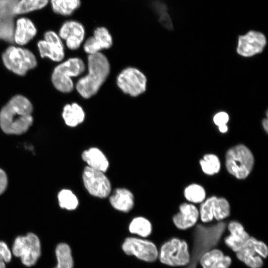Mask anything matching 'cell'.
I'll return each mask as SVG.
<instances>
[{
  "mask_svg": "<svg viewBox=\"0 0 268 268\" xmlns=\"http://www.w3.org/2000/svg\"><path fill=\"white\" fill-rule=\"evenodd\" d=\"M32 112V104L27 97L22 95L13 96L0 111L1 129L9 134L25 133L33 123Z\"/></svg>",
  "mask_w": 268,
  "mask_h": 268,
  "instance_id": "obj_1",
  "label": "cell"
},
{
  "mask_svg": "<svg viewBox=\"0 0 268 268\" xmlns=\"http://www.w3.org/2000/svg\"><path fill=\"white\" fill-rule=\"evenodd\" d=\"M87 69V74L80 78L76 84V90L85 99L94 95L105 81L110 72L109 62L100 52L89 55Z\"/></svg>",
  "mask_w": 268,
  "mask_h": 268,
  "instance_id": "obj_2",
  "label": "cell"
},
{
  "mask_svg": "<svg viewBox=\"0 0 268 268\" xmlns=\"http://www.w3.org/2000/svg\"><path fill=\"white\" fill-rule=\"evenodd\" d=\"M83 61L79 58H71L56 67L52 72L51 80L58 91L69 93L73 89L71 77L81 74L85 70Z\"/></svg>",
  "mask_w": 268,
  "mask_h": 268,
  "instance_id": "obj_3",
  "label": "cell"
},
{
  "mask_svg": "<svg viewBox=\"0 0 268 268\" xmlns=\"http://www.w3.org/2000/svg\"><path fill=\"white\" fill-rule=\"evenodd\" d=\"M4 66L13 73L23 76L37 66V59L34 54L27 49L20 46H10L2 54Z\"/></svg>",
  "mask_w": 268,
  "mask_h": 268,
  "instance_id": "obj_4",
  "label": "cell"
},
{
  "mask_svg": "<svg viewBox=\"0 0 268 268\" xmlns=\"http://www.w3.org/2000/svg\"><path fill=\"white\" fill-rule=\"evenodd\" d=\"M226 167L228 172L239 179H244L250 173L254 159L250 150L239 144L230 148L226 154Z\"/></svg>",
  "mask_w": 268,
  "mask_h": 268,
  "instance_id": "obj_5",
  "label": "cell"
},
{
  "mask_svg": "<svg viewBox=\"0 0 268 268\" xmlns=\"http://www.w3.org/2000/svg\"><path fill=\"white\" fill-rule=\"evenodd\" d=\"M159 258L161 263L169 267L188 265L191 260L188 243L178 237L170 239L161 246Z\"/></svg>",
  "mask_w": 268,
  "mask_h": 268,
  "instance_id": "obj_6",
  "label": "cell"
},
{
  "mask_svg": "<svg viewBox=\"0 0 268 268\" xmlns=\"http://www.w3.org/2000/svg\"><path fill=\"white\" fill-rule=\"evenodd\" d=\"M268 255V248L266 243L251 236L236 253L237 259L249 268H262L264 264L263 260Z\"/></svg>",
  "mask_w": 268,
  "mask_h": 268,
  "instance_id": "obj_7",
  "label": "cell"
},
{
  "mask_svg": "<svg viewBox=\"0 0 268 268\" xmlns=\"http://www.w3.org/2000/svg\"><path fill=\"white\" fill-rule=\"evenodd\" d=\"M13 254L21 258L22 263L27 266L34 265L40 255V243L38 237L33 233L25 236L17 237L12 247Z\"/></svg>",
  "mask_w": 268,
  "mask_h": 268,
  "instance_id": "obj_8",
  "label": "cell"
},
{
  "mask_svg": "<svg viewBox=\"0 0 268 268\" xmlns=\"http://www.w3.org/2000/svg\"><path fill=\"white\" fill-rule=\"evenodd\" d=\"M145 75L139 69L133 67L124 69L118 75L117 84L125 94L136 97L143 93L146 87Z\"/></svg>",
  "mask_w": 268,
  "mask_h": 268,
  "instance_id": "obj_9",
  "label": "cell"
},
{
  "mask_svg": "<svg viewBox=\"0 0 268 268\" xmlns=\"http://www.w3.org/2000/svg\"><path fill=\"white\" fill-rule=\"evenodd\" d=\"M104 173L88 166L84 168L82 175L84 185L91 195L104 198L111 193L110 181Z\"/></svg>",
  "mask_w": 268,
  "mask_h": 268,
  "instance_id": "obj_10",
  "label": "cell"
},
{
  "mask_svg": "<svg viewBox=\"0 0 268 268\" xmlns=\"http://www.w3.org/2000/svg\"><path fill=\"white\" fill-rule=\"evenodd\" d=\"M122 249L126 254L135 256L147 262L155 261L159 255L154 243L135 238H127L123 244Z\"/></svg>",
  "mask_w": 268,
  "mask_h": 268,
  "instance_id": "obj_11",
  "label": "cell"
},
{
  "mask_svg": "<svg viewBox=\"0 0 268 268\" xmlns=\"http://www.w3.org/2000/svg\"><path fill=\"white\" fill-rule=\"evenodd\" d=\"M230 208L228 201L223 198L211 197L203 201L199 213L202 222L211 221L213 218L222 220L230 215Z\"/></svg>",
  "mask_w": 268,
  "mask_h": 268,
  "instance_id": "obj_12",
  "label": "cell"
},
{
  "mask_svg": "<svg viewBox=\"0 0 268 268\" xmlns=\"http://www.w3.org/2000/svg\"><path fill=\"white\" fill-rule=\"evenodd\" d=\"M43 37L37 43L40 56L56 62L62 61L65 57L64 46L58 34L48 30L44 33Z\"/></svg>",
  "mask_w": 268,
  "mask_h": 268,
  "instance_id": "obj_13",
  "label": "cell"
},
{
  "mask_svg": "<svg viewBox=\"0 0 268 268\" xmlns=\"http://www.w3.org/2000/svg\"><path fill=\"white\" fill-rule=\"evenodd\" d=\"M58 35L66 41L67 48L72 50L77 49L84 40L85 30L83 25L75 20L65 21L61 26Z\"/></svg>",
  "mask_w": 268,
  "mask_h": 268,
  "instance_id": "obj_14",
  "label": "cell"
},
{
  "mask_svg": "<svg viewBox=\"0 0 268 268\" xmlns=\"http://www.w3.org/2000/svg\"><path fill=\"white\" fill-rule=\"evenodd\" d=\"M266 44L265 35L258 31L251 30L238 38L237 53L243 57H251L261 53Z\"/></svg>",
  "mask_w": 268,
  "mask_h": 268,
  "instance_id": "obj_15",
  "label": "cell"
},
{
  "mask_svg": "<svg viewBox=\"0 0 268 268\" xmlns=\"http://www.w3.org/2000/svg\"><path fill=\"white\" fill-rule=\"evenodd\" d=\"M37 33L34 22L25 15L18 17L14 24L12 38L19 46H24L33 39Z\"/></svg>",
  "mask_w": 268,
  "mask_h": 268,
  "instance_id": "obj_16",
  "label": "cell"
},
{
  "mask_svg": "<svg viewBox=\"0 0 268 268\" xmlns=\"http://www.w3.org/2000/svg\"><path fill=\"white\" fill-rule=\"evenodd\" d=\"M113 45L112 35L104 26L97 27L92 36L89 37L83 45L84 51L89 55L100 52L103 49L110 48Z\"/></svg>",
  "mask_w": 268,
  "mask_h": 268,
  "instance_id": "obj_17",
  "label": "cell"
},
{
  "mask_svg": "<svg viewBox=\"0 0 268 268\" xmlns=\"http://www.w3.org/2000/svg\"><path fill=\"white\" fill-rule=\"evenodd\" d=\"M179 212L173 217V221L179 229L185 230L194 226L200 215L199 210L194 205L183 203L180 205Z\"/></svg>",
  "mask_w": 268,
  "mask_h": 268,
  "instance_id": "obj_18",
  "label": "cell"
},
{
  "mask_svg": "<svg viewBox=\"0 0 268 268\" xmlns=\"http://www.w3.org/2000/svg\"><path fill=\"white\" fill-rule=\"evenodd\" d=\"M230 234L224 239L225 245L234 253L237 252L250 236L239 222L231 221L228 225Z\"/></svg>",
  "mask_w": 268,
  "mask_h": 268,
  "instance_id": "obj_19",
  "label": "cell"
},
{
  "mask_svg": "<svg viewBox=\"0 0 268 268\" xmlns=\"http://www.w3.org/2000/svg\"><path fill=\"white\" fill-rule=\"evenodd\" d=\"M231 258L219 249L214 248L204 252L201 257L200 264L202 268H229Z\"/></svg>",
  "mask_w": 268,
  "mask_h": 268,
  "instance_id": "obj_20",
  "label": "cell"
},
{
  "mask_svg": "<svg viewBox=\"0 0 268 268\" xmlns=\"http://www.w3.org/2000/svg\"><path fill=\"white\" fill-rule=\"evenodd\" d=\"M82 159L88 167L105 172L109 167V162L105 155L97 148L92 147L85 150L82 154Z\"/></svg>",
  "mask_w": 268,
  "mask_h": 268,
  "instance_id": "obj_21",
  "label": "cell"
},
{
  "mask_svg": "<svg viewBox=\"0 0 268 268\" xmlns=\"http://www.w3.org/2000/svg\"><path fill=\"white\" fill-rule=\"evenodd\" d=\"M110 202L115 209L123 212L129 211L134 205V196L126 189H118L110 198Z\"/></svg>",
  "mask_w": 268,
  "mask_h": 268,
  "instance_id": "obj_22",
  "label": "cell"
},
{
  "mask_svg": "<svg viewBox=\"0 0 268 268\" xmlns=\"http://www.w3.org/2000/svg\"><path fill=\"white\" fill-rule=\"evenodd\" d=\"M62 117L67 126L74 127L83 122L85 113L79 104L72 103L64 107Z\"/></svg>",
  "mask_w": 268,
  "mask_h": 268,
  "instance_id": "obj_23",
  "label": "cell"
},
{
  "mask_svg": "<svg viewBox=\"0 0 268 268\" xmlns=\"http://www.w3.org/2000/svg\"><path fill=\"white\" fill-rule=\"evenodd\" d=\"M50 0H17L12 10L14 15H25L41 10L49 4Z\"/></svg>",
  "mask_w": 268,
  "mask_h": 268,
  "instance_id": "obj_24",
  "label": "cell"
},
{
  "mask_svg": "<svg viewBox=\"0 0 268 268\" xmlns=\"http://www.w3.org/2000/svg\"><path fill=\"white\" fill-rule=\"evenodd\" d=\"M81 0H50L52 11L63 16L72 15L81 6Z\"/></svg>",
  "mask_w": 268,
  "mask_h": 268,
  "instance_id": "obj_25",
  "label": "cell"
},
{
  "mask_svg": "<svg viewBox=\"0 0 268 268\" xmlns=\"http://www.w3.org/2000/svg\"><path fill=\"white\" fill-rule=\"evenodd\" d=\"M58 264L55 268H72L73 262L69 247L65 243L59 244L56 249Z\"/></svg>",
  "mask_w": 268,
  "mask_h": 268,
  "instance_id": "obj_26",
  "label": "cell"
},
{
  "mask_svg": "<svg viewBox=\"0 0 268 268\" xmlns=\"http://www.w3.org/2000/svg\"><path fill=\"white\" fill-rule=\"evenodd\" d=\"M129 230L132 233L145 237L150 234L152 226L147 219L144 217H138L132 221L129 226Z\"/></svg>",
  "mask_w": 268,
  "mask_h": 268,
  "instance_id": "obj_27",
  "label": "cell"
},
{
  "mask_svg": "<svg viewBox=\"0 0 268 268\" xmlns=\"http://www.w3.org/2000/svg\"><path fill=\"white\" fill-rule=\"evenodd\" d=\"M203 172L206 174L212 175L217 173L220 168V162L218 157L212 154H206L200 161Z\"/></svg>",
  "mask_w": 268,
  "mask_h": 268,
  "instance_id": "obj_28",
  "label": "cell"
},
{
  "mask_svg": "<svg viewBox=\"0 0 268 268\" xmlns=\"http://www.w3.org/2000/svg\"><path fill=\"white\" fill-rule=\"evenodd\" d=\"M184 195L186 199L192 202L201 203L205 199V192L202 186L194 184L186 188Z\"/></svg>",
  "mask_w": 268,
  "mask_h": 268,
  "instance_id": "obj_29",
  "label": "cell"
},
{
  "mask_svg": "<svg viewBox=\"0 0 268 268\" xmlns=\"http://www.w3.org/2000/svg\"><path fill=\"white\" fill-rule=\"evenodd\" d=\"M58 200L60 206L67 210L75 209L78 204L76 197L70 190L64 189L62 190L58 195Z\"/></svg>",
  "mask_w": 268,
  "mask_h": 268,
  "instance_id": "obj_30",
  "label": "cell"
},
{
  "mask_svg": "<svg viewBox=\"0 0 268 268\" xmlns=\"http://www.w3.org/2000/svg\"><path fill=\"white\" fill-rule=\"evenodd\" d=\"M156 9L157 10L159 15V21L165 28L172 30L173 24L169 14L166 11L165 6L159 3L156 4Z\"/></svg>",
  "mask_w": 268,
  "mask_h": 268,
  "instance_id": "obj_31",
  "label": "cell"
},
{
  "mask_svg": "<svg viewBox=\"0 0 268 268\" xmlns=\"http://www.w3.org/2000/svg\"><path fill=\"white\" fill-rule=\"evenodd\" d=\"M11 258V253L6 244L0 242V268H5V263L10 262Z\"/></svg>",
  "mask_w": 268,
  "mask_h": 268,
  "instance_id": "obj_32",
  "label": "cell"
},
{
  "mask_svg": "<svg viewBox=\"0 0 268 268\" xmlns=\"http://www.w3.org/2000/svg\"><path fill=\"white\" fill-rule=\"evenodd\" d=\"M229 120L228 115L224 112L216 114L213 117V122L218 127L226 125Z\"/></svg>",
  "mask_w": 268,
  "mask_h": 268,
  "instance_id": "obj_33",
  "label": "cell"
},
{
  "mask_svg": "<svg viewBox=\"0 0 268 268\" xmlns=\"http://www.w3.org/2000/svg\"><path fill=\"white\" fill-rule=\"evenodd\" d=\"M7 184V176L3 170L0 168V195L4 192Z\"/></svg>",
  "mask_w": 268,
  "mask_h": 268,
  "instance_id": "obj_34",
  "label": "cell"
},
{
  "mask_svg": "<svg viewBox=\"0 0 268 268\" xmlns=\"http://www.w3.org/2000/svg\"><path fill=\"white\" fill-rule=\"evenodd\" d=\"M263 127L265 130V131L268 133V121L267 119H264L262 121Z\"/></svg>",
  "mask_w": 268,
  "mask_h": 268,
  "instance_id": "obj_35",
  "label": "cell"
},
{
  "mask_svg": "<svg viewBox=\"0 0 268 268\" xmlns=\"http://www.w3.org/2000/svg\"><path fill=\"white\" fill-rule=\"evenodd\" d=\"M218 128L219 131L222 133H225L228 131V127L226 125L220 126Z\"/></svg>",
  "mask_w": 268,
  "mask_h": 268,
  "instance_id": "obj_36",
  "label": "cell"
}]
</instances>
